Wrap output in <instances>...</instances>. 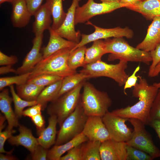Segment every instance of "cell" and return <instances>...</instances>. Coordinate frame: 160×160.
I'll return each mask as SVG.
<instances>
[{"mask_svg": "<svg viewBox=\"0 0 160 160\" xmlns=\"http://www.w3.org/2000/svg\"><path fill=\"white\" fill-rule=\"evenodd\" d=\"M19 134L12 135L7 140L11 145H21L27 148L31 153L33 152L39 145L37 138L33 135L31 130L21 125L19 126Z\"/></svg>", "mask_w": 160, "mask_h": 160, "instance_id": "obj_19", "label": "cell"}, {"mask_svg": "<svg viewBox=\"0 0 160 160\" xmlns=\"http://www.w3.org/2000/svg\"><path fill=\"white\" fill-rule=\"evenodd\" d=\"M85 46L78 47L71 51L68 59V64L69 67L72 70L76 69L85 65V53L87 49Z\"/></svg>", "mask_w": 160, "mask_h": 160, "instance_id": "obj_31", "label": "cell"}, {"mask_svg": "<svg viewBox=\"0 0 160 160\" xmlns=\"http://www.w3.org/2000/svg\"><path fill=\"white\" fill-rule=\"evenodd\" d=\"M88 116L80 102L74 111L65 120L60 127L55 145L62 144L81 133Z\"/></svg>", "mask_w": 160, "mask_h": 160, "instance_id": "obj_7", "label": "cell"}, {"mask_svg": "<svg viewBox=\"0 0 160 160\" xmlns=\"http://www.w3.org/2000/svg\"><path fill=\"white\" fill-rule=\"evenodd\" d=\"M49 150L39 145L34 151L31 153V159L33 160H47Z\"/></svg>", "mask_w": 160, "mask_h": 160, "instance_id": "obj_40", "label": "cell"}, {"mask_svg": "<svg viewBox=\"0 0 160 160\" xmlns=\"http://www.w3.org/2000/svg\"><path fill=\"white\" fill-rule=\"evenodd\" d=\"M62 79L45 87L40 93L36 101L41 105L42 110L46 108L48 102H52L58 97Z\"/></svg>", "mask_w": 160, "mask_h": 160, "instance_id": "obj_26", "label": "cell"}, {"mask_svg": "<svg viewBox=\"0 0 160 160\" xmlns=\"http://www.w3.org/2000/svg\"><path fill=\"white\" fill-rule=\"evenodd\" d=\"M81 1L72 0L63 22L58 28L55 31L62 37L77 44L80 41L81 34L79 31L75 30V14L76 8Z\"/></svg>", "mask_w": 160, "mask_h": 160, "instance_id": "obj_12", "label": "cell"}, {"mask_svg": "<svg viewBox=\"0 0 160 160\" xmlns=\"http://www.w3.org/2000/svg\"><path fill=\"white\" fill-rule=\"evenodd\" d=\"M102 118L111 139L126 142L132 137L133 131L125 124L128 119L115 115L109 111Z\"/></svg>", "mask_w": 160, "mask_h": 160, "instance_id": "obj_11", "label": "cell"}, {"mask_svg": "<svg viewBox=\"0 0 160 160\" xmlns=\"http://www.w3.org/2000/svg\"><path fill=\"white\" fill-rule=\"evenodd\" d=\"M127 144L110 139L101 143L100 153L101 160H127Z\"/></svg>", "mask_w": 160, "mask_h": 160, "instance_id": "obj_14", "label": "cell"}, {"mask_svg": "<svg viewBox=\"0 0 160 160\" xmlns=\"http://www.w3.org/2000/svg\"><path fill=\"white\" fill-rule=\"evenodd\" d=\"M18 61L17 57L15 55L8 56L0 51V65H13Z\"/></svg>", "mask_w": 160, "mask_h": 160, "instance_id": "obj_42", "label": "cell"}, {"mask_svg": "<svg viewBox=\"0 0 160 160\" xmlns=\"http://www.w3.org/2000/svg\"><path fill=\"white\" fill-rule=\"evenodd\" d=\"M43 34L35 36L33 41V46L25 57L21 65L17 69L15 73L18 75L30 72L35 66L43 59L40 52Z\"/></svg>", "mask_w": 160, "mask_h": 160, "instance_id": "obj_15", "label": "cell"}, {"mask_svg": "<svg viewBox=\"0 0 160 160\" xmlns=\"http://www.w3.org/2000/svg\"><path fill=\"white\" fill-rule=\"evenodd\" d=\"M31 120L36 127L37 133L39 134L45 128V121L41 113L31 118Z\"/></svg>", "mask_w": 160, "mask_h": 160, "instance_id": "obj_44", "label": "cell"}, {"mask_svg": "<svg viewBox=\"0 0 160 160\" xmlns=\"http://www.w3.org/2000/svg\"><path fill=\"white\" fill-rule=\"evenodd\" d=\"M150 52L152 61V63L149 68L148 75L151 77L155 67L160 62V44L158 45L154 50Z\"/></svg>", "mask_w": 160, "mask_h": 160, "instance_id": "obj_39", "label": "cell"}, {"mask_svg": "<svg viewBox=\"0 0 160 160\" xmlns=\"http://www.w3.org/2000/svg\"><path fill=\"white\" fill-rule=\"evenodd\" d=\"M83 143L71 149L66 155L62 156L60 160H82Z\"/></svg>", "mask_w": 160, "mask_h": 160, "instance_id": "obj_36", "label": "cell"}, {"mask_svg": "<svg viewBox=\"0 0 160 160\" xmlns=\"http://www.w3.org/2000/svg\"><path fill=\"white\" fill-rule=\"evenodd\" d=\"M153 85L156 87L158 89H160V82L159 83H154Z\"/></svg>", "mask_w": 160, "mask_h": 160, "instance_id": "obj_52", "label": "cell"}, {"mask_svg": "<svg viewBox=\"0 0 160 160\" xmlns=\"http://www.w3.org/2000/svg\"><path fill=\"white\" fill-rule=\"evenodd\" d=\"M127 9L141 14L147 20H152L160 16V0H141Z\"/></svg>", "mask_w": 160, "mask_h": 160, "instance_id": "obj_23", "label": "cell"}, {"mask_svg": "<svg viewBox=\"0 0 160 160\" xmlns=\"http://www.w3.org/2000/svg\"><path fill=\"white\" fill-rule=\"evenodd\" d=\"M127 160H152L153 158L148 154L127 144Z\"/></svg>", "mask_w": 160, "mask_h": 160, "instance_id": "obj_35", "label": "cell"}, {"mask_svg": "<svg viewBox=\"0 0 160 160\" xmlns=\"http://www.w3.org/2000/svg\"><path fill=\"white\" fill-rule=\"evenodd\" d=\"M12 65H6L2 66L0 68V74L2 75L9 73L16 72V70L12 67Z\"/></svg>", "mask_w": 160, "mask_h": 160, "instance_id": "obj_46", "label": "cell"}, {"mask_svg": "<svg viewBox=\"0 0 160 160\" xmlns=\"http://www.w3.org/2000/svg\"><path fill=\"white\" fill-rule=\"evenodd\" d=\"M80 102L88 116L102 117L108 111L112 101L108 93L96 89L91 84L84 82Z\"/></svg>", "mask_w": 160, "mask_h": 160, "instance_id": "obj_4", "label": "cell"}, {"mask_svg": "<svg viewBox=\"0 0 160 160\" xmlns=\"http://www.w3.org/2000/svg\"><path fill=\"white\" fill-rule=\"evenodd\" d=\"M42 110L41 105L40 104L37 103L24 110L23 112L22 115L24 116L31 118L37 114L41 113Z\"/></svg>", "mask_w": 160, "mask_h": 160, "instance_id": "obj_43", "label": "cell"}, {"mask_svg": "<svg viewBox=\"0 0 160 160\" xmlns=\"http://www.w3.org/2000/svg\"><path fill=\"white\" fill-rule=\"evenodd\" d=\"M84 82L51 102L47 107L48 114L49 116L55 115L57 117L60 127L65 120L74 111L79 103L80 92Z\"/></svg>", "mask_w": 160, "mask_h": 160, "instance_id": "obj_6", "label": "cell"}, {"mask_svg": "<svg viewBox=\"0 0 160 160\" xmlns=\"http://www.w3.org/2000/svg\"><path fill=\"white\" fill-rule=\"evenodd\" d=\"M82 132L90 140L102 143L111 139L102 117L99 116H88Z\"/></svg>", "mask_w": 160, "mask_h": 160, "instance_id": "obj_13", "label": "cell"}, {"mask_svg": "<svg viewBox=\"0 0 160 160\" xmlns=\"http://www.w3.org/2000/svg\"><path fill=\"white\" fill-rule=\"evenodd\" d=\"M89 78L86 74L80 72L67 76L63 79L58 97L73 89L85 80ZM57 97V98H58Z\"/></svg>", "mask_w": 160, "mask_h": 160, "instance_id": "obj_29", "label": "cell"}, {"mask_svg": "<svg viewBox=\"0 0 160 160\" xmlns=\"http://www.w3.org/2000/svg\"><path fill=\"white\" fill-rule=\"evenodd\" d=\"M141 0H120L119 2L125 5L126 8L134 6L138 3Z\"/></svg>", "mask_w": 160, "mask_h": 160, "instance_id": "obj_48", "label": "cell"}, {"mask_svg": "<svg viewBox=\"0 0 160 160\" xmlns=\"http://www.w3.org/2000/svg\"><path fill=\"white\" fill-rule=\"evenodd\" d=\"M10 0H0V4H1L3 3L7 2H9Z\"/></svg>", "mask_w": 160, "mask_h": 160, "instance_id": "obj_53", "label": "cell"}, {"mask_svg": "<svg viewBox=\"0 0 160 160\" xmlns=\"http://www.w3.org/2000/svg\"><path fill=\"white\" fill-rule=\"evenodd\" d=\"M128 121L133 126L134 129L132 137L126 142L127 144L146 153L153 159L160 157V150L146 130L145 125L137 119H130Z\"/></svg>", "mask_w": 160, "mask_h": 160, "instance_id": "obj_8", "label": "cell"}, {"mask_svg": "<svg viewBox=\"0 0 160 160\" xmlns=\"http://www.w3.org/2000/svg\"><path fill=\"white\" fill-rule=\"evenodd\" d=\"M72 49H63L43 58L30 72L28 79L43 74L64 78L76 73V71L71 69L68 64V56Z\"/></svg>", "mask_w": 160, "mask_h": 160, "instance_id": "obj_3", "label": "cell"}, {"mask_svg": "<svg viewBox=\"0 0 160 160\" xmlns=\"http://www.w3.org/2000/svg\"><path fill=\"white\" fill-rule=\"evenodd\" d=\"M14 130H10L7 127L4 131H0V152L1 153H6L7 154H11L13 150L10 151H7L4 148V143L12 135V134L15 133Z\"/></svg>", "mask_w": 160, "mask_h": 160, "instance_id": "obj_38", "label": "cell"}, {"mask_svg": "<svg viewBox=\"0 0 160 160\" xmlns=\"http://www.w3.org/2000/svg\"><path fill=\"white\" fill-rule=\"evenodd\" d=\"M107 53L104 41L100 39L94 41L92 46L86 49L85 65L101 60L103 56Z\"/></svg>", "mask_w": 160, "mask_h": 160, "instance_id": "obj_27", "label": "cell"}, {"mask_svg": "<svg viewBox=\"0 0 160 160\" xmlns=\"http://www.w3.org/2000/svg\"><path fill=\"white\" fill-rule=\"evenodd\" d=\"M88 140V138L82 132L65 143L60 145H55L49 150L47 160H60V157L65 152Z\"/></svg>", "mask_w": 160, "mask_h": 160, "instance_id": "obj_22", "label": "cell"}, {"mask_svg": "<svg viewBox=\"0 0 160 160\" xmlns=\"http://www.w3.org/2000/svg\"><path fill=\"white\" fill-rule=\"evenodd\" d=\"M45 4L52 17L51 28L56 30L61 25L66 15V13L63 10V0H46Z\"/></svg>", "mask_w": 160, "mask_h": 160, "instance_id": "obj_25", "label": "cell"}, {"mask_svg": "<svg viewBox=\"0 0 160 160\" xmlns=\"http://www.w3.org/2000/svg\"><path fill=\"white\" fill-rule=\"evenodd\" d=\"M155 120L160 121V89L153 101L150 112V122Z\"/></svg>", "mask_w": 160, "mask_h": 160, "instance_id": "obj_37", "label": "cell"}, {"mask_svg": "<svg viewBox=\"0 0 160 160\" xmlns=\"http://www.w3.org/2000/svg\"><path fill=\"white\" fill-rule=\"evenodd\" d=\"M45 87L32 83H27L16 85L17 95L23 99L28 101H36L40 93Z\"/></svg>", "mask_w": 160, "mask_h": 160, "instance_id": "obj_28", "label": "cell"}, {"mask_svg": "<svg viewBox=\"0 0 160 160\" xmlns=\"http://www.w3.org/2000/svg\"><path fill=\"white\" fill-rule=\"evenodd\" d=\"M124 7H126L125 6L119 2L97 3L94 0H88L82 6L79 5L76 8L75 14V25L85 23L95 16L108 13Z\"/></svg>", "mask_w": 160, "mask_h": 160, "instance_id": "obj_9", "label": "cell"}, {"mask_svg": "<svg viewBox=\"0 0 160 160\" xmlns=\"http://www.w3.org/2000/svg\"><path fill=\"white\" fill-rule=\"evenodd\" d=\"M139 82L134 87L133 96L139 98V101L131 106L117 109L111 112L113 114L128 119H135L142 121L145 125L150 124L151 109L159 89L149 85L147 80L138 76Z\"/></svg>", "mask_w": 160, "mask_h": 160, "instance_id": "obj_1", "label": "cell"}, {"mask_svg": "<svg viewBox=\"0 0 160 160\" xmlns=\"http://www.w3.org/2000/svg\"><path fill=\"white\" fill-rule=\"evenodd\" d=\"M12 5L11 20L15 28H22L29 23L31 15L28 9L25 0H10Z\"/></svg>", "mask_w": 160, "mask_h": 160, "instance_id": "obj_17", "label": "cell"}, {"mask_svg": "<svg viewBox=\"0 0 160 160\" xmlns=\"http://www.w3.org/2000/svg\"><path fill=\"white\" fill-rule=\"evenodd\" d=\"M57 123V117L55 115L50 116L47 127L39 134V137L37 138L39 145L48 149L55 144L56 139Z\"/></svg>", "mask_w": 160, "mask_h": 160, "instance_id": "obj_24", "label": "cell"}, {"mask_svg": "<svg viewBox=\"0 0 160 160\" xmlns=\"http://www.w3.org/2000/svg\"><path fill=\"white\" fill-rule=\"evenodd\" d=\"M13 101L9 93L8 88H4L0 93V110L7 121L8 128L10 130H13L14 127L19 126L18 118L16 115L12 107Z\"/></svg>", "mask_w": 160, "mask_h": 160, "instance_id": "obj_20", "label": "cell"}, {"mask_svg": "<svg viewBox=\"0 0 160 160\" xmlns=\"http://www.w3.org/2000/svg\"><path fill=\"white\" fill-rule=\"evenodd\" d=\"M50 37L47 45L43 48V58H46L57 51L65 48L72 49L77 44L61 36L51 27L49 29Z\"/></svg>", "mask_w": 160, "mask_h": 160, "instance_id": "obj_18", "label": "cell"}, {"mask_svg": "<svg viewBox=\"0 0 160 160\" xmlns=\"http://www.w3.org/2000/svg\"><path fill=\"white\" fill-rule=\"evenodd\" d=\"M101 142L88 140L83 143L82 160H100V148Z\"/></svg>", "mask_w": 160, "mask_h": 160, "instance_id": "obj_30", "label": "cell"}, {"mask_svg": "<svg viewBox=\"0 0 160 160\" xmlns=\"http://www.w3.org/2000/svg\"><path fill=\"white\" fill-rule=\"evenodd\" d=\"M9 87L14 104V112L17 117L20 118L23 116V112L25 108L35 105L37 104V102L36 101H28L23 99L16 92L13 85Z\"/></svg>", "mask_w": 160, "mask_h": 160, "instance_id": "obj_32", "label": "cell"}, {"mask_svg": "<svg viewBox=\"0 0 160 160\" xmlns=\"http://www.w3.org/2000/svg\"><path fill=\"white\" fill-rule=\"evenodd\" d=\"M63 78L53 75L43 74L28 79L27 82L33 83L39 86L45 87Z\"/></svg>", "mask_w": 160, "mask_h": 160, "instance_id": "obj_34", "label": "cell"}, {"mask_svg": "<svg viewBox=\"0 0 160 160\" xmlns=\"http://www.w3.org/2000/svg\"><path fill=\"white\" fill-rule=\"evenodd\" d=\"M160 73V62L156 65L151 77L158 76Z\"/></svg>", "mask_w": 160, "mask_h": 160, "instance_id": "obj_50", "label": "cell"}, {"mask_svg": "<svg viewBox=\"0 0 160 160\" xmlns=\"http://www.w3.org/2000/svg\"><path fill=\"white\" fill-rule=\"evenodd\" d=\"M29 11L32 16L34 15L36 11L41 6L43 0H25Z\"/></svg>", "mask_w": 160, "mask_h": 160, "instance_id": "obj_45", "label": "cell"}, {"mask_svg": "<svg viewBox=\"0 0 160 160\" xmlns=\"http://www.w3.org/2000/svg\"><path fill=\"white\" fill-rule=\"evenodd\" d=\"M102 2L111 3L114 2H119L120 0H100Z\"/></svg>", "mask_w": 160, "mask_h": 160, "instance_id": "obj_51", "label": "cell"}, {"mask_svg": "<svg viewBox=\"0 0 160 160\" xmlns=\"http://www.w3.org/2000/svg\"><path fill=\"white\" fill-rule=\"evenodd\" d=\"M87 24L92 25L95 28L94 31L92 33L81 34V39L71 51L84 46L89 43L102 39H107L111 37L120 38L124 37L128 39L133 37L134 33L133 31L128 27L122 28L118 27L111 28H105L95 25L88 21Z\"/></svg>", "mask_w": 160, "mask_h": 160, "instance_id": "obj_10", "label": "cell"}, {"mask_svg": "<svg viewBox=\"0 0 160 160\" xmlns=\"http://www.w3.org/2000/svg\"><path fill=\"white\" fill-rule=\"evenodd\" d=\"M17 159L15 156H13L11 154L4 155L2 153L0 154V160H15Z\"/></svg>", "mask_w": 160, "mask_h": 160, "instance_id": "obj_49", "label": "cell"}, {"mask_svg": "<svg viewBox=\"0 0 160 160\" xmlns=\"http://www.w3.org/2000/svg\"><path fill=\"white\" fill-rule=\"evenodd\" d=\"M35 21L33 25V32L35 36L43 34L44 31L51 27L52 15L46 4L40 7L34 14Z\"/></svg>", "mask_w": 160, "mask_h": 160, "instance_id": "obj_21", "label": "cell"}, {"mask_svg": "<svg viewBox=\"0 0 160 160\" xmlns=\"http://www.w3.org/2000/svg\"><path fill=\"white\" fill-rule=\"evenodd\" d=\"M127 62L119 61L115 64H109L101 60L85 65L80 72L89 76V78L106 77L114 80L119 86L124 85L129 76L125 71Z\"/></svg>", "mask_w": 160, "mask_h": 160, "instance_id": "obj_5", "label": "cell"}, {"mask_svg": "<svg viewBox=\"0 0 160 160\" xmlns=\"http://www.w3.org/2000/svg\"><path fill=\"white\" fill-rule=\"evenodd\" d=\"M140 68V66H137L134 71L132 74L128 78L124 85V94H127L126 90L128 88L134 87L136 85L138 80V76H136V73L139 71Z\"/></svg>", "mask_w": 160, "mask_h": 160, "instance_id": "obj_41", "label": "cell"}, {"mask_svg": "<svg viewBox=\"0 0 160 160\" xmlns=\"http://www.w3.org/2000/svg\"><path fill=\"white\" fill-rule=\"evenodd\" d=\"M30 73L29 72L15 76L1 77L0 90L1 91L5 87L14 84L19 85L25 83L28 79Z\"/></svg>", "mask_w": 160, "mask_h": 160, "instance_id": "obj_33", "label": "cell"}, {"mask_svg": "<svg viewBox=\"0 0 160 160\" xmlns=\"http://www.w3.org/2000/svg\"><path fill=\"white\" fill-rule=\"evenodd\" d=\"M105 41L109 61L119 60L127 62L143 63L148 65L152 61L150 52L141 50L130 45L123 37L105 39Z\"/></svg>", "mask_w": 160, "mask_h": 160, "instance_id": "obj_2", "label": "cell"}, {"mask_svg": "<svg viewBox=\"0 0 160 160\" xmlns=\"http://www.w3.org/2000/svg\"><path fill=\"white\" fill-rule=\"evenodd\" d=\"M160 44V16L155 17L148 27L144 40L136 47L147 52L154 50Z\"/></svg>", "mask_w": 160, "mask_h": 160, "instance_id": "obj_16", "label": "cell"}, {"mask_svg": "<svg viewBox=\"0 0 160 160\" xmlns=\"http://www.w3.org/2000/svg\"><path fill=\"white\" fill-rule=\"evenodd\" d=\"M149 125L155 130L160 140V121L155 120L151 121Z\"/></svg>", "mask_w": 160, "mask_h": 160, "instance_id": "obj_47", "label": "cell"}]
</instances>
